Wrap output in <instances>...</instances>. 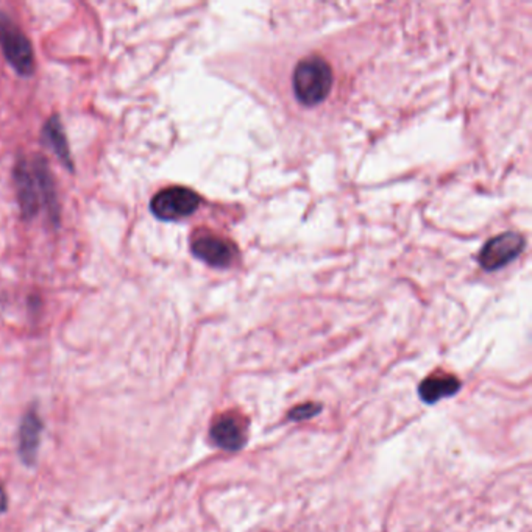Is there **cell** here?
I'll return each mask as SVG.
<instances>
[{"mask_svg":"<svg viewBox=\"0 0 532 532\" xmlns=\"http://www.w3.org/2000/svg\"><path fill=\"white\" fill-rule=\"evenodd\" d=\"M19 203L25 218L37 216L41 206H47L50 214H56L54 184L47 164L41 158L35 161H19L16 167Z\"/></svg>","mask_w":532,"mask_h":532,"instance_id":"obj_1","label":"cell"},{"mask_svg":"<svg viewBox=\"0 0 532 532\" xmlns=\"http://www.w3.org/2000/svg\"><path fill=\"white\" fill-rule=\"evenodd\" d=\"M333 73L327 61L313 55L303 58L292 75V86L298 102L306 107H314L323 102L331 91Z\"/></svg>","mask_w":532,"mask_h":532,"instance_id":"obj_2","label":"cell"},{"mask_svg":"<svg viewBox=\"0 0 532 532\" xmlns=\"http://www.w3.org/2000/svg\"><path fill=\"white\" fill-rule=\"evenodd\" d=\"M0 47L16 73L25 77L35 71V55L30 41L5 13H0Z\"/></svg>","mask_w":532,"mask_h":532,"instance_id":"obj_3","label":"cell"},{"mask_svg":"<svg viewBox=\"0 0 532 532\" xmlns=\"http://www.w3.org/2000/svg\"><path fill=\"white\" fill-rule=\"evenodd\" d=\"M200 195L193 189L174 186L163 189L151 199L150 210L155 218L166 222L189 218L200 206Z\"/></svg>","mask_w":532,"mask_h":532,"instance_id":"obj_4","label":"cell"},{"mask_svg":"<svg viewBox=\"0 0 532 532\" xmlns=\"http://www.w3.org/2000/svg\"><path fill=\"white\" fill-rule=\"evenodd\" d=\"M527 245L525 237L519 233H504L492 237L479 253V264L485 270H498L514 261Z\"/></svg>","mask_w":532,"mask_h":532,"instance_id":"obj_5","label":"cell"},{"mask_svg":"<svg viewBox=\"0 0 532 532\" xmlns=\"http://www.w3.org/2000/svg\"><path fill=\"white\" fill-rule=\"evenodd\" d=\"M193 256L212 267H228L233 261L235 248L230 242L216 235H200L191 242Z\"/></svg>","mask_w":532,"mask_h":532,"instance_id":"obj_6","label":"cell"},{"mask_svg":"<svg viewBox=\"0 0 532 532\" xmlns=\"http://www.w3.org/2000/svg\"><path fill=\"white\" fill-rule=\"evenodd\" d=\"M41 433H43V422L37 411L31 409L25 414L19 428V456L25 466L33 467L37 464Z\"/></svg>","mask_w":532,"mask_h":532,"instance_id":"obj_7","label":"cell"},{"mask_svg":"<svg viewBox=\"0 0 532 532\" xmlns=\"http://www.w3.org/2000/svg\"><path fill=\"white\" fill-rule=\"evenodd\" d=\"M211 439L222 450L237 451L245 443V433L236 418L222 417L212 425Z\"/></svg>","mask_w":532,"mask_h":532,"instance_id":"obj_8","label":"cell"},{"mask_svg":"<svg viewBox=\"0 0 532 532\" xmlns=\"http://www.w3.org/2000/svg\"><path fill=\"white\" fill-rule=\"evenodd\" d=\"M460 382L451 375H433L426 378L422 386L418 387V393L428 405H434L441 399L453 397L459 392Z\"/></svg>","mask_w":532,"mask_h":532,"instance_id":"obj_9","label":"cell"},{"mask_svg":"<svg viewBox=\"0 0 532 532\" xmlns=\"http://www.w3.org/2000/svg\"><path fill=\"white\" fill-rule=\"evenodd\" d=\"M43 133L44 140L47 141V144L52 147V150L56 153V157L60 158L61 163L73 170V157H71V151H69L64 128H63V124H61L58 116H52L48 119L47 124L44 125Z\"/></svg>","mask_w":532,"mask_h":532,"instance_id":"obj_10","label":"cell"},{"mask_svg":"<svg viewBox=\"0 0 532 532\" xmlns=\"http://www.w3.org/2000/svg\"><path fill=\"white\" fill-rule=\"evenodd\" d=\"M319 412H321V406L313 405V403H309V405L296 406V408H294V409L289 412V420H294V422L308 420V418H313L314 416H317Z\"/></svg>","mask_w":532,"mask_h":532,"instance_id":"obj_11","label":"cell"},{"mask_svg":"<svg viewBox=\"0 0 532 532\" xmlns=\"http://www.w3.org/2000/svg\"><path fill=\"white\" fill-rule=\"evenodd\" d=\"M6 506H8V496H6L5 489L0 485V514L5 512Z\"/></svg>","mask_w":532,"mask_h":532,"instance_id":"obj_12","label":"cell"}]
</instances>
